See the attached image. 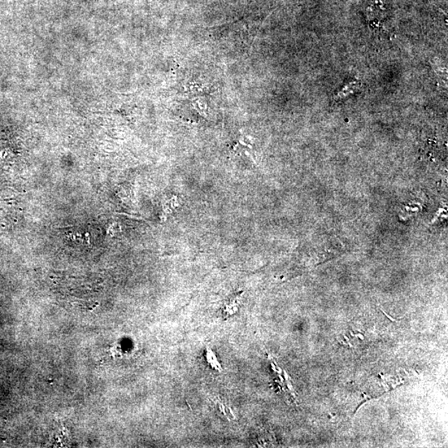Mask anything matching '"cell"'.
Instances as JSON below:
<instances>
[{
	"mask_svg": "<svg viewBox=\"0 0 448 448\" xmlns=\"http://www.w3.org/2000/svg\"><path fill=\"white\" fill-rule=\"evenodd\" d=\"M358 86L356 84V82H351L350 84L347 85L345 88H343L340 94V98L346 97L348 94L353 93L354 90L357 89Z\"/></svg>",
	"mask_w": 448,
	"mask_h": 448,
	"instance_id": "1",
	"label": "cell"
}]
</instances>
